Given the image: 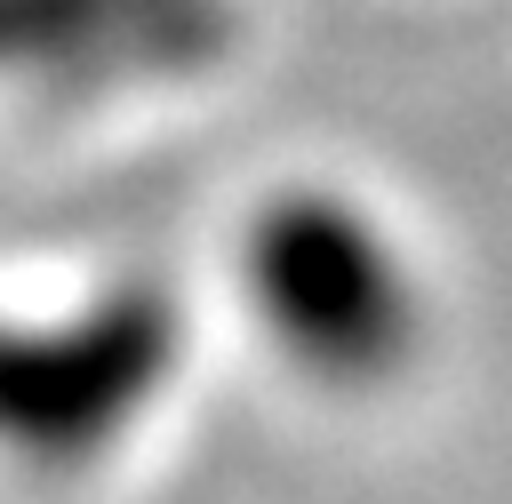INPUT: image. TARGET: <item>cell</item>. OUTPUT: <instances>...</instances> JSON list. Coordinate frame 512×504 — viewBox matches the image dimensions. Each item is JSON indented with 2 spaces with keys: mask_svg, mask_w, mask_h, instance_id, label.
<instances>
[{
  "mask_svg": "<svg viewBox=\"0 0 512 504\" xmlns=\"http://www.w3.org/2000/svg\"><path fill=\"white\" fill-rule=\"evenodd\" d=\"M240 272H248V304L264 312L272 344L320 384H344V392L384 384L408 368V352L424 336L408 264L344 200L264 208Z\"/></svg>",
  "mask_w": 512,
  "mask_h": 504,
  "instance_id": "cell-1",
  "label": "cell"
},
{
  "mask_svg": "<svg viewBox=\"0 0 512 504\" xmlns=\"http://www.w3.org/2000/svg\"><path fill=\"white\" fill-rule=\"evenodd\" d=\"M176 360V312L120 288L48 328H0V456L24 472H80L128 440Z\"/></svg>",
  "mask_w": 512,
  "mask_h": 504,
  "instance_id": "cell-2",
  "label": "cell"
}]
</instances>
